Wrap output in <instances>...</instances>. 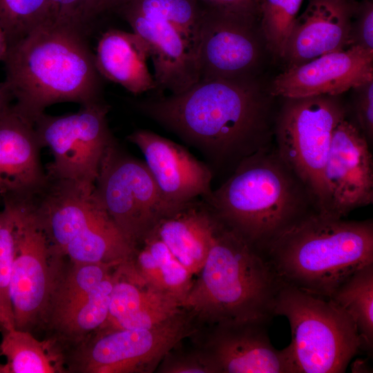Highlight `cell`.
<instances>
[{
  "instance_id": "obj_1",
  "label": "cell",
  "mask_w": 373,
  "mask_h": 373,
  "mask_svg": "<svg viewBox=\"0 0 373 373\" xmlns=\"http://www.w3.org/2000/svg\"><path fill=\"white\" fill-rule=\"evenodd\" d=\"M274 97L255 77L204 79L181 93L142 101L138 108L213 161L237 165L271 146Z\"/></svg>"
},
{
  "instance_id": "obj_2",
  "label": "cell",
  "mask_w": 373,
  "mask_h": 373,
  "mask_svg": "<svg viewBox=\"0 0 373 373\" xmlns=\"http://www.w3.org/2000/svg\"><path fill=\"white\" fill-rule=\"evenodd\" d=\"M3 61L13 108L32 124L56 103L102 101L94 53L77 31L42 26L10 46Z\"/></svg>"
},
{
  "instance_id": "obj_3",
  "label": "cell",
  "mask_w": 373,
  "mask_h": 373,
  "mask_svg": "<svg viewBox=\"0 0 373 373\" xmlns=\"http://www.w3.org/2000/svg\"><path fill=\"white\" fill-rule=\"evenodd\" d=\"M260 252L280 284L329 298L350 275L373 263V221L313 211Z\"/></svg>"
},
{
  "instance_id": "obj_4",
  "label": "cell",
  "mask_w": 373,
  "mask_h": 373,
  "mask_svg": "<svg viewBox=\"0 0 373 373\" xmlns=\"http://www.w3.org/2000/svg\"><path fill=\"white\" fill-rule=\"evenodd\" d=\"M205 202L259 251L296 222L317 211L307 188L271 146L239 162Z\"/></svg>"
},
{
  "instance_id": "obj_5",
  "label": "cell",
  "mask_w": 373,
  "mask_h": 373,
  "mask_svg": "<svg viewBox=\"0 0 373 373\" xmlns=\"http://www.w3.org/2000/svg\"><path fill=\"white\" fill-rule=\"evenodd\" d=\"M206 260L182 303L198 323H269L280 283L260 251L218 218Z\"/></svg>"
},
{
  "instance_id": "obj_6",
  "label": "cell",
  "mask_w": 373,
  "mask_h": 373,
  "mask_svg": "<svg viewBox=\"0 0 373 373\" xmlns=\"http://www.w3.org/2000/svg\"><path fill=\"white\" fill-rule=\"evenodd\" d=\"M94 187L50 179L32 203L52 250L71 262L119 265L134 248L93 195Z\"/></svg>"
},
{
  "instance_id": "obj_7",
  "label": "cell",
  "mask_w": 373,
  "mask_h": 373,
  "mask_svg": "<svg viewBox=\"0 0 373 373\" xmlns=\"http://www.w3.org/2000/svg\"><path fill=\"white\" fill-rule=\"evenodd\" d=\"M274 314L289 321L297 373L345 372L364 350L354 321L330 298L280 284Z\"/></svg>"
},
{
  "instance_id": "obj_8",
  "label": "cell",
  "mask_w": 373,
  "mask_h": 373,
  "mask_svg": "<svg viewBox=\"0 0 373 373\" xmlns=\"http://www.w3.org/2000/svg\"><path fill=\"white\" fill-rule=\"evenodd\" d=\"M283 99L274 119L275 149L307 188L316 211L329 215L324 170L334 131L348 108L340 95Z\"/></svg>"
},
{
  "instance_id": "obj_9",
  "label": "cell",
  "mask_w": 373,
  "mask_h": 373,
  "mask_svg": "<svg viewBox=\"0 0 373 373\" xmlns=\"http://www.w3.org/2000/svg\"><path fill=\"white\" fill-rule=\"evenodd\" d=\"M93 195L134 249L174 209L163 200L144 162L124 153L115 140L102 159Z\"/></svg>"
},
{
  "instance_id": "obj_10",
  "label": "cell",
  "mask_w": 373,
  "mask_h": 373,
  "mask_svg": "<svg viewBox=\"0 0 373 373\" xmlns=\"http://www.w3.org/2000/svg\"><path fill=\"white\" fill-rule=\"evenodd\" d=\"M186 309L149 328L98 330L82 341L73 365L86 373H149L184 339L198 332Z\"/></svg>"
},
{
  "instance_id": "obj_11",
  "label": "cell",
  "mask_w": 373,
  "mask_h": 373,
  "mask_svg": "<svg viewBox=\"0 0 373 373\" xmlns=\"http://www.w3.org/2000/svg\"><path fill=\"white\" fill-rule=\"evenodd\" d=\"M15 224V256L10 282V297L15 327L30 331L46 318L64 257L52 249L47 237L24 200H4Z\"/></svg>"
},
{
  "instance_id": "obj_12",
  "label": "cell",
  "mask_w": 373,
  "mask_h": 373,
  "mask_svg": "<svg viewBox=\"0 0 373 373\" xmlns=\"http://www.w3.org/2000/svg\"><path fill=\"white\" fill-rule=\"evenodd\" d=\"M81 106L64 115L44 113L34 128L41 148L52 153L49 177L94 186L105 152L115 140L106 118L110 107L103 101Z\"/></svg>"
},
{
  "instance_id": "obj_13",
  "label": "cell",
  "mask_w": 373,
  "mask_h": 373,
  "mask_svg": "<svg viewBox=\"0 0 373 373\" xmlns=\"http://www.w3.org/2000/svg\"><path fill=\"white\" fill-rule=\"evenodd\" d=\"M258 21L202 5L196 48L200 80L255 77L262 55Z\"/></svg>"
},
{
  "instance_id": "obj_14",
  "label": "cell",
  "mask_w": 373,
  "mask_h": 373,
  "mask_svg": "<svg viewBox=\"0 0 373 373\" xmlns=\"http://www.w3.org/2000/svg\"><path fill=\"white\" fill-rule=\"evenodd\" d=\"M269 323L251 321L211 325L200 347L213 373H297L290 345L271 344Z\"/></svg>"
},
{
  "instance_id": "obj_15",
  "label": "cell",
  "mask_w": 373,
  "mask_h": 373,
  "mask_svg": "<svg viewBox=\"0 0 373 373\" xmlns=\"http://www.w3.org/2000/svg\"><path fill=\"white\" fill-rule=\"evenodd\" d=\"M329 216L344 218L373 202V158L370 144L347 118L335 128L324 170Z\"/></svg>"
},
{
  "instance_id": "obj_16",
  "label": "cell",
  "mask_w": 373,
  "mask_h": 373,
  "mask_svg": "<svg viewBox=\"0 0 373 373\" xmlns=\"http://www.w3.org/2000/svg\"><path fill=\"white\" fill-rule=\"evenodd\" d=\"M127 139L136 145L166 203L172 208L211 196L212 173L182 146L149 130L140 129Z\"/></svg>"
},
{
  "instance_id": "obj_17",
  "label": "cell",
  "mask_w": 373,
  "mask_h": 373,
  "mask_svg": "<svg viewBox=\"0 0 373 373\" xmlns=\"http://www.w3.org/2000/svg\"><path fill=\"white\" fill-rule=\"evenodd\" d=\"M373 79V50L350 47L287 68L272 81L269 92L282 98L341 95Z\"/></svg>"
},
{
  "instance_id": "obj_18",
  "label": "cell",
  "mask_w": 373,
  "mask_h": 373,
  "mask_svg": "<svg viewBox=\"0 0 373 373\" xmlns=\"http://www.w3.org/2000/svg\"><path fill=\"white\" fill-rule=\"evenodd\" d=\"M356 4V0H309L285 46L282 59L286 69L349 48Z\"/></svg>"
},
{
  "instance_id": "obj_19",
  "label": "cell",
  "mask_w": 373,
  "mask_h": 373,
  "mask_svg": "<svg viewBox=\"0 0 373 373\" xmlns=\"http://www.w3.org/2000/svg\"><path fill=\"white\" fill-rule=\"evenodd\" d=\"M13 105V104H12ZM34 124L12 106L0 117V198L28 199L46 184Z\"/></svg>"
},
{
  "instance_id": "obj_20",
  "label": "cell",
  "mask_w": 373,
  "mask_h": 373,
  "mask_svg": "<svg viewBox=\"0 0 373 373\" xmlns=\"http://www.w3.org/2000/svg\"><path fill=\"white\" fill-rule=\"evenodd\" d=\"M119 14L149 45L156 88L179 94L200 80L196 50L175 27L131 12Z\"/></svg>"
},
{
  "instance_id": "obj_21",
  "label": "cell",
  "mask_w": 373,
  "mask_h": 373,
  "mask_svg": "<svg viewBox=\"0 0 373 373\" xmlns=\"http://www.w3.org/2000/svg\"><path fill=\"white\" fill-rule=\"evenodd\" d=\"M183 309L177 299L142 278L128 260L115 269L108 315L99 330L149 328Z\"/></svg>"
},
{
  "instance_id": "obj_22",
  "label": "cell",
  "mask_w": 373,
  "mask_h": 373,
  "mask_svg": "<svg viewBox=\"0 0 373 373\" xmlns=\"http://www.w3.org/2000/svg\"><path fill=\"white\" fill-rule=\"evenodd\" d=\"M218 220L209 204L197 198L174 209L151 231L193 276L206 260Z\"/></svg>"
},
{
  "instance_id": "obj_23",
  "label": "cell",
  "mask_w": 373,
  "mask_h": 373,
  "mask_svg": "<svg viewBox=\"0 0 373 373\" xmlns=\"http://www.w3.org/2000/svg\"><path fill=\"white\" fill-rule=\"evenodd\" d=\"M94 57L100 75L130 93L139 95L156 88L147 66L149 45L135 32L108 30L99 38Z\"/></svg>"
},
{
  "instance_id": "obj_24",
  "label": "cell",
  "mask_w": 373,
  "mask_h": 373,
  "mask_svg": "<svg viewBox=\"0 0 373 373\" xmlns=\"http://www.w3.org/2000/svg\"><path fill=\"white\" fill-rule=\"evenodd\" d=\"M129 260L142 278L177 299L182 306L193 275L153 231L135 247Z\"/></svg>"
},
{
  "instance_id": "obj_25",
  "label": "cell",
  "mask_w": 373,
  "mask_h": 373,
  "mask_svg": "<svg viewBox=\"0 0 373 373\" xmlns=\"http://www.w3.org/2000/svg\"><path fill=\"white\" fill-rule=\"evenodd\" d=\"M115 269L90 293L48 318L61 335L82 341L104 325L108 315Z\"/></svg>"
},
{
  "instance_id": "obj_26",
  "label": "cell",
  "mask_w": 373,
  "mask_h": 373,
  "mask_svg": "<svg viewBox=\"0 0 373 373\" xmlns=\"http://www.w3.org/2000/svg\"><path fill=\"white\" fill-rule=\"evenodd\" d=\"M2 332L0 352L6 358L8 373L63 372L50 340L39 341L30 331L16 328Z\"/></svg>"
},
{
  "instance_id": "obj_27",
  "label": "cell",
  "mask_w": 373,
  "mask_h": 373,
  "mask_svg": "<svg viewBox=\"0 0 373 373\" xmlns=\"http://www.w3.org/2000/svg\"><path fill=\"white\" fill-rule=\"evenodd\" d=\"M352 318L362 338L364 351L373 348V263L350 275L329 298Z\"/></svg>"
},
{
  "instance_id": "obj_28",
  "label": "cell",
  "mask_w": 373,
  "mask_h": 373,
  "mask_svg": "<svg viewBox=\"0 0 373 373\" xmlns=\"http://www.w3.org/2000/svg\"><path fill=\"white\" fill-rule=\"evenodd\" d=\"M171 23L197 48L202 5L198 0H128L116 10Z\"/></svg>"
},
{
  "instance_id": "obj_29",
  "label": "cell",
  "mask_w": 373,
  "mask_h": 373,
  "mask_svg": "<svg viewBox=\"0 0 373 373\" xmlns=\"http://www.w3.org/2000/svg\"><path fill=\"white\" fill-rule=\"evenodd\" d=\"M117 266L101 262H72L61 270L51 294L46 318H49L93 291Z\"/></svg>"
},
{
  "instance_id": "obj_30",
  "label": "cell",
  "mask_w": 373,
  "mask_h": 373,
  "mask_svg": "<svg viewBox=\"0 0 373 373\" xmlns=\"http://www.w3.org/2000/svg\"><path fill=\"white\" fill-rule=\"evenodd\" d=\"M303 0H259L260 30L266 46L283 58Z\"/></svg>"
},
{
  "instance_id": "obj_31",
  "label": "cell",
  "mask_w": 373,
  "mask_h": 373,
  "mask_svg": "<svg viewBox=\"0 0 373 373\" xmlns=\"http://www.w3.org/2000/svg\"><path fill=\"white\" fill-rule=\"evenodd\" d=\"M48 19V0H0V26L9 47Z\"/></svg>"
},
{
  "instance_id": "obj_32",
  "label": "cell",
  "mask_w": 373,
  "mask_h": 373,
  "mask_svg": "<svg viewBox=\"0 0 373 373\" xmlns=\"http://www.w3.org/2000/svg\"><path fill=\"white\" fill-rule=\"evenodd\" d=\"M15 224L8 207L0 210V328L1 331L15 327L10 297V282L15 256Z\"/></svg>"
},
{
  "instance_id": "obj_33",
  "label": "cell",
  "mask_w": 373,
  "mask_h": 373,
  "mask_svg": "<svg viewBox=\"0 0 373 373\" xmlns=\"http://www.w3.org/2000/svg\"><path fill=\"white\" fill-rule=\"evenodd\" d=\"M47 25L73 30L87 35L97 14L99 0H48Z\"/></svg>"
},
{
  "instance_id": "obj_34",
  "label": "cell",
  "mask_w": 373,
  "mask_h": 373,
  "mask_svg": "<svg viewBox=\"0 0 373 373\" xmlns=\"http://www.w3.org/2000/svg\"><path fill=\"white\" fill-rule=\"evenodd\" d=\"M173 350L164 357L157 368V372L162 373H213L209 361L200 348L193 351L176 353Z\"/></svg>"
},
{
  "instance_id": "obj_35",
  "label": "cell",
  "mask_w": 373,
  "mask_h": 373,
  "mask_svg": "<svg viewBox=\"0 0 373 373\" xmlns=\"http://www.w3.org/2000/svg\"><path fill=\"white\" fill-rule=\"evenodd\" d=\"M352 90L354 123L370 144L373 140V79Z\"/></svg>"
},
{
  "instance_id": "obj_36",
  "label": "cell",
  "mask_w": 373,
  "mask_h": 373,
  "mask_svg": "<svg viewBox=\"0 0 373 373\" xmlns=\"http://www.w3.org/2000/svg\"><path fill=\"white\" fill-rule=\"evenodd\" d=\"M352 46L373 50L372 0L357 1L349 37V48Z\"/></svg>"
},
{
  "instance_id": "obj_37",
  "label": "cell",
  "mask_w": 373,
  "mask_h": 373,
  "mask_svg": "<svg viewBox=\"0 0 373 373\" xmlns=\"http://www.w3.org/2000/svg\"><path fill=\"white\" fill-rule=\"evenodd\" d=\"M202 5L259 19V0H198Z\"/></svg>"
},
{
  "instance_id": "obj_38",
  "label": "cell",
  "mask_w": 373,
  "mask_h": 373,
  "mask_svg": "<svg viewBox=\"0 0 373 373\" xmlns=\"http://www.w3.org/2000/svg\"><path fill=\"white\" fill-rule=\"evenodd\" d=\"M13 100V95L6 83H0V117L10 109Z\"/></svg>"
},
{
  "instance_id": "obj_39",
  "label": "cell",
  "mask_w": 373,
  "mask_h": 373,
  "mask_svg": "<svg viewBox=\"0 0 373 373\" xmlns=\"http://www.w3.org/2000/svg\"><path fill=\"white\" fill-rule=\"evenodd\" d=\"M128 0H99L97 14L101 12L117 10Z\"/></svg>"
},
{
  "instance_id": "obj_40",
  "label": "cell",
  "mask_w": 373,
  "mask_h": 373,
  "mask_svg": "<svg viewBox=\"0 0 373 373\" xmlns=\"http://www.w3.org/2000/svg\"><path fill=\"white\" fill-rule=\"evenodd\" d=\"M9 46L6 35L0 26V61H3L8 52Z\"/></svg>"
},
{
  "instance_id": "obj_41",
  "label": "cell",
  "mask_w": 373,
  "mask_h": 373,
  "mask_svg": "<svg viewBox=\"0 0 373 373\" xmlns=\"http://www.w3.org/2000/svg\"><path fill=\"white\" fill-rule=\"evenodd\" d=\"M0 373H8V370L6 364H1L0 363Z\"/></svg>"
}]
</instances>
